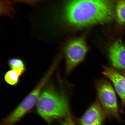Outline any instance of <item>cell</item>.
<instances>
[{
    "label": "cell",
    "instance_id": "6da1fadb",
    "mask_svg": "<svg viewBox=\"0 0 125 125\" xmlns=\"http://www.w3.org/2000/svg\"><path fill=\"white\" fill-rule=\"evenodd\" d=\"M113 13L109 0H72L65 10L68 21L78 26L106 22L111 19Z\"/></svg>",
    "mask_w": 125,
    "mask_h": 125
},
{
    "label": "cell",
    "instance_id": "7a4b0ae2",
    "mask_svg": "<svg viewBox=\"0 0 125 125\" xmlns=\"http://www.w3.org/2000/svg\"><path fill=\"white\" fill-rule=\"evenodd\" d=\"M36 107L37 113L48 124L62 120L70 111L65 96L51 85L43 89Z\"/></svg>",
    "mask_w": 125,
    "mask_h": 125
},
{
    "label": "cell",
    "instance_id": "3957f363",
    "mask_svg": "<svg viewBox=\"0 0 125 125\" xmlns=\"http://www.w3.org/2000/svg\"><path fill=\"white\" fill-rule=\"evenodd\" d=\"M54 70L50 68L37 85L12 111L3 119L0 125H15L36 105L41 94Z\"/></svg>",
    "mask_w": 125,
    "mask_h": 125
},
{
    "label": "cell",
    "instance_id": "277c9868",
    "mask_svg": "<svg viewBox=\"0 0 125 125\" xmlns=\"http://www.w3.org/2000/svg\"><path fill=\"white\" fill-rule=\"evenodd\" d=\"M98 100L107 117L123 122L119 113L116 94L113 87L108 81L102 80L96 85Z\"/></svg>",
    "mask_w": 125,
    "mask_h": 125
},
{
    "label": "cell",
    "instance_id": "5b68a950",
    "mask_svg": "<svg viewBox=\"0 0 125 125\" xmlns=\"http://www.w3.org/2000/svg\"><path fill=\"white\" fill-rule=\"evenodd\" d=\"M87 48L85 42L76 40L70 42L64 49L65 62V72L69 74L83 61L85 57Z\"/></svg>",
    "mask_w": 125,
    "mask_h": 125
},
{
    "label": "cell",
    "instance_id": "8992f818",
    "mask_svg": "<svg viewBox=\"0 0 125 125\" xmlns=\"http://www.w3.org/2000/svg\"><path fill=\"white\" fill-rule=\"evenodd\" d=\"M107 115L98 100L77 120L79 125H104Z\"/></svg>",
    "mask_w": 125,
    "mask_h": 125
},
{
    "label": "cell",
    "instance_id": "52a82bcc",
    "mask_svg": "<svg viewBox=\"0 0 125 125\" xmlns=\"http://www.w3.org/2000/svg\"><path fill=\"white\" fill-rule=\"evenodd\" d=\"M102 73L113 83L121 98L122 104L125 107V76L116 70L107 66L103 67Z\"/></svg>",
    "mask_w": 125,
    "mask_h": 125
},
{
    "label": "cell",
    "instance_id": "ba28073f",
    "mask_svg": "<svg viewBox=\"0 0 125 125\" xmlns=\"http://www.w3.org/2000/svg\"><path fill=\"white\" fill-rule=\"evenodd\" d=\"M109 57L115 69L125 74V43L121 40L115 42L109 48Z\"/></svg>",
    "mask_w": 125,
    "mask_h": 125
},
{
    "label": "cell",
    "instance_id": "9c48e42d",
    "mask_svg": "<svg viewBox=\"0 0 125 125\" xmlns=\"http://www.w3.org/2000/svg\"><path fill=\"white\" fill-rule=\"evenodd\" d=\"M8 64L11 70L18 71L22 75L26 71L25 64L23 61L19 58L9 59Z\"/></svg>",
    "mask_w": 125,
    "mask_h": 125
},
{
    "label": "cell",
    "instance_id": "30bf717a",
    "mask_svg": "<svg viewBox=\"0 0 125 125\" xmlns=\"http://www.w3.org/2000/svg\"><path fill=\"white\" fill-rule=\"evenodd\" d=\"M19 72L13 70H9L4 76L5 81L11 86H16L19 83L20 77L22 75Z\"/></svg>",
    "mask_w": 125,
    "mask_h": 125
},
{
    "label": "cell",
    "instance_id": "8fae6325",
    "mask_svg": "<svg viewBox=\"0 0 125 125\" xmlns=\"http://www.w3.org/2000/svg\"><path fill=\"white\" fill-rule=\"evenodd\" d=\"M117 21L120 24H125V0H120L116 8Z\"/></svg>",
    "mask_w": 125,
    "mask_h": 125
},
{
    "label": "cell",
    "instance_id": "7c38bea8",
    "mask_svg": "<svg viewBox=\"0 0 125 125\" xmlns=\"http://www.w3.org/2000/svg\"><path fill=\"white\" fill-rule=\"evenodd\" d=\"M1 1L2 5V15L11 17L15 12V9L12 7L14 3L13 0H1Z\"/></svg>",
    "mask_w": 125,
    "mask_h": 125
},
{
    "label": "cell",
    "instance_id": "4fadbf2b",
    "mask_svg": "<svg viewBox=\"0 0 125 125\" xmlns=\"http://www.w3.org/2000/svg\"><path fill=\"white\" fill-rule=\"evenodd\" d=\"M61 125H76L73 120L70 111L66 116L61 120Z\"/></svg>",
    "mask_w": 125,
    "mask_h": 125
},
{
    "label": "cell",
    "instance_id": "5bb4252c",
    "mask_svg": "<svg viewBox=\"0 0 125 125\" xmlns=\"http://www.w3.org/2000/svg\"><path fill=\"white\" fill-rule=\"evenodd\" d=\"M42 0H13L14 3H25L33 7H35L39 2Z\"/></svg>",
    "mask_w": 125,
    "mask_h": 125
}]
</instances>
